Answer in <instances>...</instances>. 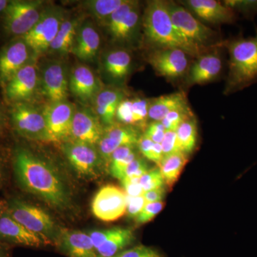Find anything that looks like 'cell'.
Returning <instances> with one entry per match:
<instances>
[{
    "mask_svg": "<svg viewBox=\"0 0 257 257\" xmlns=\"http://www.w3.org/2000/svg\"><path fill=\"white\" fill-rule=\"evenodd\" d=\"M0 242L33 248L48 245L41 237L15 220L7 209L0 214Z\"/></svg>",
    "mask_w": 257,
    "mask_h": 257,
    "instance_id": "obj_20",
    "label": "cell"
},
{
    "mask_svg": "<svg viewBox=\"0 0 257 257\" xmlns=\"http://www.w3.org/2000/svg\"><path fill=\"white\" fill-rule=\"evenodd\" d=\"M126 193L113 184L101 187L93 199L92 213L103 221L117 220L126 214Z\"/></svg>",
    "mask_w": 257,
    "mask_h": 257,
    "instance_id": "obj_15",
    "label": "cell"
},
{
    "mask_svg": "<svg viewBox=\"0 0 257 257\" xmlns=\"http://www.w3.org/2000/svg\"><path fill=\"white\" fill-rule=\"evenodd\" d=\"M40 94L48 103L67 100L69 74L67 64L59 60H49L40 69Z\"/></svg>",
    "mask_w": 257,
    "mask_h": 257,
    "instance_id": "obj_11",
    "label": "cell"
},
{
    "mask_svg": "<svg viewBox=\"0 0 257 257\" xmlns=\"http://www.w3.org/2000/svg\"><path fill=\"white\" fill-rule=\"evenodd\" d=\"M0 257H11L10 245L0 242Z\"/></svg>",
    "mask_w": 257,
    "mask_h": 257,
    "instance_id": "obj_49",
    "label": "cell"
},
{
    "mask_svg": "<svg viewBox=\"0 0 257 257\" xmlns=\"http://www.w3.org/2000/svg\"><path fill=\"white\" fill-rule=\"evenodd\" d=\"M115 119L121 124L134 126L133 112H132L131 99L125 97L118 106Z\"/></svg>",
    "mask_w": 257,
    "mask_h": 257,
    "instance_id": "obj_40",
    "label": "cell"
},
{
    "mask_svg": "<svg viewBox=\"0 0 257 257\" xmlns=\"http://www.w3.org/2000/svg\"><path fill=\"white\" fill-rule=\"evenodd\" d=\"M9 117L13 130L20 136L33 141L50 142L43 109L33 103L11 104Z\"/></svg>",
    "mask_w": 257,
    "mask_h": 257,
    "instance_id": "obj_7",
    "label": "cell"
},
{
    "mask_svg": "<svg viewBox=\"0 0 257 257\" xmlns=\"http://www.w3.org/2000/svg\"><path fill=\"white\" fill-rule=\"evenodd\" d=\"M13 168L20 187L51 207L62 209L69 203L68 191L57 171L28 149L18 147Z\"/></svg>",
    "mask_w": 257,
    "mask_h": 257,
    "instance_id": "obj_1",
    "label": "cell"
},
{
    "mask_svg": "<svg viewBox=\"0 0 257 257\" xmlns=\"http://www.w3.org/2000/svg\"><path fill=\"white\" fill-rule=\"evenodd\" d=\"M7 209V203L0 201V214L3 212V211L6 210Z\"/></svg>",
    "mask_w": 257,
    "mask_h": 257,
    "instance_id": "obj_51",
    "label": "cell"
},
{
    "mask_svg": "<svg viewBox=\"0 0 257 257\" xmlns=\"http://www.w3.org/2000/svg\"><path fill=\"white\" fill-rule=\"evenodd\" d=\"M35 59L25 65L8 81L3 88L5 100L10 105L30 102L40 94V67Z\"/></svg>",
    "mask_w": 257,
    "mask_h": 257,
    "instance_id": "obj_9",
    "label": "cell"
},
{
    "mask_svg": "<svg viewBox=\"0 0 257 257\" xmlns=\"http://www.w3.org/2000/svg\"><path fill=\"white\" fill-rule=\"evenodd\" d=\"M222 3L235 13L248 20H253L257 15V0H224Z\"/></svg>",
    "mask_w": 257,
    "mask_h": 257,
    "instance_id": "obj_36",
    "label": "cell"
},
{
    "mask_svg": "<svg viewBox=\"0 0 257 257\" xmlns=\"http://www.w3.org/2000/svg\"><path fill=\"white\" fill-rule=\"evenodd\" d=\"M188 161V155L183 152L164 157L158 167L160 168L167 187L170 189L173 187Z\"/></svg>",
    "mask_w": 257,
    "mask_h": 257,
    "instance_id": "obj_29",
    "label": "cell"
},
{
    "mask_svg": "<svg viewBox=\"0 0 257 257\" xmlns=\"http://www.w3.org/2000/svg\"><path fill=\"white\" fill-rule=\"evenodd\" d=\"M149 170H150L148 165L145 160L141 157H138L126 167L123 179L132 177L140 179Z\"/></svg>",
    "mask_w": 257,
    "mask_h": 257,
    "instance_id": "obj_41",
    "label": "cell"
},
{
    "mask_svg": "<svg viewBox=\"0 0 257 257\" xmlns=\"http://www.w3.org/2000/svg\"><path fill=\"white\" fill-rule=\"evenodd\" d=\"M114 257H167L160 250L145 246L138 245L131 248H126L124 251L116 254Z\"/></svg>",
    "mask_w": 257,
    "mask_h": 257,
    "instance_id": "obj_38",
    "label": "cell"
},
{
    "mask_svg": "<svg viewBox=\"0 0 257 257\" xmlns=\"http://www.w3.org/2000/svg\"><path fill=\"white\" fill-rule=\"evenodd\" d=\"M193 116H194V114L190 106H188L169 113L161 122L166 131L176 132L182 123Z\"/></svg>",
    "mask_w": 257,
    "mask_h": 257,
    "instance_id": "obj_34",
    "label": "cell"
},
{
    "mask_svg": "<svg viewBox=\"0 0 257 257\" xmlns=\"http://www.w3.org/2000/svg\"><path fill=\"white\" fill-rule=\"evenodd\" d=\"M2 179V167H1V162H0V182H1Z\"/></svg>",
    "mask_w": 257,
    "mask_h": 257,
    "instance_id": "obj_52",
    "label": "cell"
},
{
    "mask_svg": "<svg viewBox=\"0 0 257 257\" xmlns=\"http://www.w3.org/2000/svg\"><path fill=\"white\" fill-rule=\"evenodd\" d=\"M229 52V71L224 94L230 95L257 82V28L254 36L240 33L223 42Z\"/></svg>",
    "mask_w": 257,
    "mask_h": 257,
    "instance_id": "obj_2",
    "label": "cell"
},
{
    "mask_svg": "<svg viewBox=\"0 0 257 257\" xmlns=\"http://www.w3.org/2000/svg\"><path fill=\"white\" fill-rule=\"evenodd\" d=\"M39 58L23 37L11 39L0 49V86L4 87L20 69Z\"/></svg>",
    "mask_w": 257,
    "mask_h": 257,
    "instance_id": "obj_12",
    "label": "cell"
},
{
    "mask_svg": "<svg viewBox=\"0 0 257 257\" xmlns=\"http://www.w3.org/2000/svg\"><path fill=\"white\" fill-rule=\"evenodd\" d=\"M133 65V57L127 50L118 49L109 51L103 60V68L109 77L121 80L127 77Z\"/></svg>",
    "mask_w": 257,
    "mask_h": 257,
    "instance_id": "obj_27",
    "label": "cell"
},
{
    "mask_svg": "<svg viewBox=\"0 0 257 257\" xmlns=\"http://www.w3.org/2000/svg\"><path fill=\"white\" fill-rule=\"evenodd\" d=\"M125 1L126 0H88L84 2L83 5L87 13L104 27L112 13Z\"/></svg>",
    "mask_w": 257,
    "mask_h": 257,
    "instance_id": "obj_30",
    "label": "cell"
},
{
    "mask_svg": "<svg viewBox=\"0 0 257 257\" xmlns=\"http://www.w3.org/2000/svg\"><path fill=\"white\" fill-rule=\"evenodd\" d=\"M83 20L84 19L81 17L68 18L67 16L47 52L60 57L72 54L77 30Z\"/></svg>",
    "mask_w": 257,
    "mask_h": 257,
    "instance_id": "obj_26",
    "label": "cell"
},
{
    "mask_svg": "<svg viewBox=\"0 0 257 257\" xmlns=\"http://www.w3.org/2000/svg\"><path fill=\"white\" fill-rule=\"evenodd\" d=\"M139 150L147 160L155 162L160 166L164 158L161 144L153 143L151 140L147 138L145 135H142L138 144Z\"/></svg>",
    "mask_w": 257,
    "mask_h": 257,
    "instance_id": "obj_33",
    "label": "cell"
},
{
    "mask_svg": "<svg viewBox=\"0 0 257 257\" xmlns=\"http://www.w3.org/2000/svg\"><path fill=\"white\" fill-rule=\"evenodd\" d=\"M172 23L184 41L199 55L207 51L223 47L217 32L207 26L179 3L167 2Z\"/></svg>",
    "mask_w": 257,
    "mask_h": 257,
    "instance_id": "obj_4",
    "label": "cell"
},
{
    "mask_svg": "<svg viewBox=\"0 0 257 257\" xmlns=\"http://www.w3.org/2000/svg\"><path fill=\"white\" fill-rule=\"evenodd\" d=\"M131 101L134 126L145 127L148 121L150 99L142 96H136L131 99Z\"/></svg>",
    "mask_w": 257,
    "mask_h": 257,
    "instance_id": "obj_35",
    "label": "cell"
},
{
    "mask_svg": "<svg viewBox=\"0 0 257 257\" xmlns=\"http://www.w3.org/2000/svg\"><path fill=\"white\" fill-rule=\"evenodd\" d=\"M56 245L67 257H97L96 248L88 233L60 229Z\"/></svg>",
    "mask_w": 257,
    "mask_h": 257,
    "instance_id": "obj_22",
    "label": "cell"
},
{
    "mask_svg": "<svg viewBox=\"0 0 257 257\" xmlns=\"http://www.w3.org/2000/svg\"><path fill=\"white\" fill-rule=\"evenodd\" d=\"M165 187H163L145 192L143 194V197L145 198L146 204L147 203L159 202H162L165 197Z\"/></svg>",
    "mask_w": 257,
    "mask_h": 257,
    "instance_id": "obj_47",
    "label": "cell"
},
{
    "mask_svg": "<svg viewBox=\"0 0 257 257\" xmlns=\"http://www.w3.org/2000/svg\"><path fill=\"white\" fill-rule=\"evenodd\" d=\"M140 179L132 177V178H125L121 181L125 193L128 197H135L143 195L145 192L140 183Z\"/></svg>",
    "mask_w": 257,
    "mask_h": 257,
    "instance_id": "obj_45",
    "label": "cell"
},
{
    "mask_svg": "<svg viewBox=\"0 0 257 257\" xmlns=\"http://www.w3.org/2000/svg\"><path fill=\"white\" fill-rule=\"evenodd\" d=\"M101 37L92 22L84 20L77 30L72 54L84 62H92L100 50Z\"/></svg>",
    "mask_w": 257,
    "mask_h": 257,
    "instance_id": "obj_23",
    "label": "cell"
},
{
    "mask_svg": "<svg viewBox=\"0 0 257 257\" xmlns=\"http://www.w3.org/2000/svg\"><path fill=\"white\" fill-rule=\"evenodd\" d=\"M146 204L143 195L139 197H128L126 195V214L130 219H136Z\"/></svg>",
    "mask_w": 257,
    "mask_h": 257,
    "instance_id": "obj_43",
    "label": "cell"
},
{
    "mask_svg": "<svg viewBox=\"0 0 257 257\" xmlns=\"http://www.w3.org/2000/svg\"><path fill=\"white\" fill-rule=\"evenodd\" d=\"M176 133L180 152L187 155L192 153L197 147L198 140V125L195 116L182 123Z\"/></svg>",
    "mask_w": 257,
    "mask_h": 257,
    "instance_id": "obj_31",
    "label": "cell"
},
{
    "mask_svg": "<svg viewBox=\"0 0 257 257\" xmlns=\"http://www.w3.org/2000/svg\"><path fill=\"white\" fill-rule=\"evenodd\" d=\"M7 122V114L3 104L0 102V133L4 130Z\"/></svg>",
    "mask_w": 257,
    "mask_h": 257,
    "instance_id": "obj_48",
    "label": "cell"
},
{
    "mask_svg": "<svg viewBox=\"0 0 257 257\" xmlns=\"http://www.w3.org/2000/svg\"><path fill=\"white\" fill-rule=\"evenodd\" d=\"M125 98V93L119 88H103L94 99L95 114L104 126L114 124L118 106Z\"/></svg>",
    "mask_w": 257,
    "mask_h": 257,
    "instance_id": "obj_24",
    "label": "cell"
},
{
    "mask_svg": "<svg viewBox=\"0 0 257 257\" xmlns=\"http://www.w3.org/2000/svg\"><path fill=\"white\" fill-rule=\"evenodd\" d=\"M165 128L161 121H152L150 124L147 125L144 135L151 140L153 143L161 144L165 137Z\"/></svg>",
    "mask_w": 257,
    "mask_h": 257,
    "instance_id": "obj_44",
    "label": "cell"
},
{
    "mask_svg": "<svg viewBox=\"0 0 257 257\" xmlns=\"http://www.w3.org/2000/svg\"><path fill=\"white\" fill-rule=\"evenodd\" d=\"M7 211L15 220L41 237L47 244L57 243L60 230L57 231L55 221L46 211L16 198L7 203Z\"/></svg>",
    "mask_w": 257,
    "mask_h": 257,
    "instance_id": "obj_5",
    "label": "cell"
},
{
    "mask_svg": "<svg viewBox=\"0 0 257 257\" xmlns=\"http://www.w3.org/2000/svg\"><path fill=\"white\" fill-rule=\"evenodd\" d=\"M144 40L147 46L153 49L177 48L190 57L199 55L189 46L172 23L167 1L153 0L147 3L143 18Z\"/></svg>",
    "mask_w": 257,
    "mask_h": 257,
    "instance_id": "obj_3",
    "label": "cell"
},
{
    "mask_svg": "<svg viewBox=\"0 0 257 257\" xmlns=\"http://www.w3.org/2000/svg\"><path fill=\"white\" fill-rule=\"evenodd\" d=\"M67 18L63 8L57 5L45 7L40 20L23 39L37 56L46 53Z\"/></svg>",
    "mask_w": 257,
    "mask_h": 257,
    "instance_id": "obj_8",
    "label": "cell"
},
{
    "mask_svg": "<svg viewBox=\"0 0 257 257\" xmlns=\"http://www.w3.org/2000/svg\"><path fill=\"white\" fill-rule=\"evenodd\" d=\"M104 136L111 139L120 146L132 145L137 146L141 136L139 131L132 126L121 124L110 125L104 127Z\"/></svg>",
    "mask_w": 257,
    "mask_h": 257,
    "instance_id": "obj_32",
    "label": "cell"
},
{
    "mask_svg": "<svg viewBox=\"0 0 257 257\" xmlns=\"http://www.w3.org/2000/svg\"><path fill=\"white\" fill-rule=\"evenodd\" d=\"M45 8L43 1L10 0L1 20L3 32L11 39L23 37L36 25Z\"/></svg>",
    "mask_w": 257,
    "mask_h": 257,
    "instance_id": "obj_6",
    "label": "cell"
},
{
    "mask_svg": "<svg viewBox=\"0 0 257 257\" xmlns=\"http://www.w3.org/2000/svg\"><path fill=\"white\" fill-rule=\"evenodd\" d=\"M10 0H0V20L3 18Z\"/></svg>",
    "mask_w": 257,
    "mask_h": 257,
    "instance_id": "obj_50",
    "label": "cell"
},
{
    "mask_svg": "<svg viewBox=\"0 0 257 257\" xmlns=\"http://www.w3.org/2000/svg\"><path fill=\"white\" fill-rule=\"evenodd\" d=\"M113 230H114V228L105 230H96V231H89L88 233L92 239L96 251V248L100 246L110 236V235L112 234Z\"/></svg>",
    "mask_w": 257,
    "mask_h": 257,
    "instance_id": "obj_46",
    "label": "cell"
},
{
    "mask_svg": "<svg viewBox=\"0 0 257 257\" xmlns=\"http://www.w3.org/2000/svg\"><path fill=\"white\" fill-rule=\"evenodd\" d=\"M186 9L199 19L203 23L211 25L234 24L237 21L238 15L232 10L216 0H186L179 2Z\"/></svg>",
    "mask_w": 257,
    "mask_h": 257,
    "instance_id": "obj_18",
    "label": "cell"
},
{
    "mask_svg": "<svg viewBox=\"0 0 257 257\" xmlns=\"http://www.w3.org/2000/svg\"><path fill=\"white\" fill-rule=\"evenodd\" d=\"M164 157L181 152L179 150L177 133L173 131H166L165 137L161 143Z\"/></svg>",
    "mask_w": 257,
    "mask_h": 257,
    "instance_id": "obj_42",
    "label": "cell"
},
{
    "mask_svg": "<svg viewBox=\"0 0 257 257\" xmlns=\"http://www.w3.org/2000/svg\"><path fill=\"white\" fill-rule=\"evenodd\" d=\"M141 21V12L138 1L126 0L108 20L105 27L113 41L125 42L137 31Z\"/></svg>",
    "mask_w": 257,
    "mask_h": 257,
    "instance_id": "obj_14",
    "label": "cell"
},
{
    "mask_svg": "<svg viewBox=\"0 0 257 257\" xmlns=\"http://www.w3.org/2000/svg\"><path fill=\"white\" fill-rule=\"evenodd\" d=\"M104 131V125L95 113L87 108L76 109L69 140L96 146Z\"/></svg>",
    "mask_w": 257,
    "mask_h": 257,
    "instance_id": "obj_19",
    "label": "cell"
},
{
    "mask_svg": "<svg viewBox=\"0 0 257 257\" xmlns=\"http://www.w3.org/2000/svg\"><path fill=\"white\" fill-rule=\"evenodd\" d=\"M188 106V99L183 91L152 98L150 99L148 119L161 121L169 113Z\"/></svg>",
    "mask_w": 257,
    "mask_h": 257,
    "instance_id": "obj_25",
    "label": "cell"
},
{
    "mask_svg": "<svg viewBox=\"0 0 257 257\" xmlns=\"http://www.w3.org/2000/svg\"><path fill=\"white\" fill-rule=\"evenodd\" d=\"M135 239L133 229L114 228L110 236L96 248L97 257H114L131 246Z\"/></svg>",
    "mask_w": 257,
    "mask_h": 257,
    "instance_id": "obj_28",
    "label": "cell"
},
{
    "mask_svg": "<svg viewBox=\"0 0 257 257\" xmlns=\"http://www.w3.org/2000/svg\"><path fill=\"white\" fill-rule=\"evenodd\" d=\"M189 57L181 49L159 48L152 50L147 60L159 76L176 79L185 77L191 64Z\"/></svg>",
    "mask_w": 257,
    "mask_h": 257,
    "instance_id": "obj_13",
    "label": "cell"
},
{
    "mask_svg": "<svg viewBox=\"0 0 257 257\" xmlns=\"http://www.w3.org/2000/svg\"><path fill=\"white\" fill-rule=\"evenodd\" d=\"M64 156L78 175L94 178L105 166L95 145L67 140L62 145Z\"/></svg>",
    "mask_w": 257,
    "mask_h": 257,
    "instance_id": "obj_10",
    "label": "cell"
},
{
    "mask_svg": "<svg viewBox=\"0 0 257 257\" xmlns=\"http://www.w3.org/2000/svg\"><path fill=\"white\" fill-rule=\"evenodd\" d=\"M140 183L145 192L165 187V181L158 166L144 175L140 179Z\"/></svg>",
    "mask_w": 257,
    "mask_h": 257,
    "instance_id": "obj_37",
    "label": "cell"
},
{
    "mask_svg": "<svg viewBox=\"0 0 257 257\" xmlns=\"http://www.w3.org/2000/svg\"><path fill=\"white\" fill-rule=\"evenodd\" d=\"M221 47L212 49L196 57L186 74V87L207 84L220 76L223 69L222 57L219 52Z\"/></svg>",
    "mask_w": 257,
    "mask_h": 257,
    "instance_id": "obj_17",
    "label": "cell"
},
{
    "mask_svg": "<svg viewBox=\"0 0 257 257\" xmlns=\"http://www.w3.org/2000/svg\"><path fill=\"white\" fill-rule=\"evenodd\" d=\"M164 207H165V202L163 201L159 202L147 203L135 221L139 225L150 222L163 209Z\"/></svg>",
    "mask_w": 257,
    "mask_h": 257,
    "instance_id": "obj_39",
    "label": "cell"
},
{
    "mask_svg": "<svg viewBox=\"0 0 257 257\" xmlns=\"http://www.w3.org/2000/svg\"><path fill=\"white\" fill-rule=\"evenodd\" d=\"M75 106L67 100L47 103L43 109L50 142L69 140Z\"/></svg>",
    "mask_w": 257,
    "mask_h": 257,
    "instance_id": "obj_16",
    "label": "cell"
},
{
    "mask_svg": "<svg viewBox=\"0 0 257 257\" xmlns=\"http://www.w3.org/2000/svg\"><path fill=\"white\" fill-rule=\"evenodd\" d=\"M102 89L100 80L87 66L78 64L69 73V92L83 103L94 101Z\"/></svg>",
    "mask_w": 257,
    "mask_h": 257,
    "instance_id": "obj_21",
    "label": "cell"
}]
</instances>
